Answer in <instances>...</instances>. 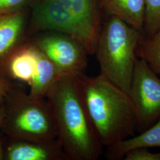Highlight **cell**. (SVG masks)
Listing matches in <instances>:
<instances>
[{"label":"cell","instance_id":"6da1fadb","mask_svg":"<svg viewBox=\"0 0 160 160\" xmlns=\"http://www.w3.org/2000/svg\"><path fill=\"white\" fill-rule=\"evenodd\" d=\"M86 112L103 147L134 136L137 118L129 94L99 74L77 75Z\"/></svg>","mask_w":160,"mask_h":160},{"label":"cell","instance_id":"7a4b0ae2","mask_svg":"<svg viewBox=\"0 0 160 160\" xmlns=\"http://www.w3.org/2000/svg\"><path fill=\"white\" fill-rule=\"evenodd\" d=\"M46 98L67 160H98L103 145L86 112L77 75L61 74Z\"/></svg>","mask_w":160,"mask_h":160},{"label":"cell","instance_id":"3957f363","mask_svg":"<svg viewBox=\"0 0 160 160\" xmlns=\"http://www.w3.org/2000/svg\"><path fill=\"white\" fill-rule=\"evenodd\" d=\"M141 32L110 15L99 33L95 54L100 74L128 94L138 57Z\"/></svg>","mask_w":160,"mask_h":160},{"label":"cell","instance_id":"277c9868","mask_svg":"<svg viewBox=\"0 0 160 160\" xmlns=\"http://www.w3.org/2000/svg\"><path fill=\"white\" fill-rule=\"evenodd\" d=\"M2 107L4 117L1 132L8 139L43 141L57 138V126L48 102L31 97L23 83L14 82Z\"/></svg>","mask_w":160,"mask_h":160},{"label":"cell","instance_id":"5b68a950","mask_svg":"<svg viewBox=\"0 0 160 160\" xmlns=\"http://www.w3.org/2000/svg\"><path fill=\"white\" fill-rule=\"evenodd\" d=\"M128 94L137 118V130L147 129L160 119V77L138 58Z\"/></svg>","mask_w":160,"mask_h":160},{"label":"cell","instance_id":"8992f818","mask_svg":"<svg viewBox=\"0 0 160 160\" xmlns=\"http://www.w3.org/2000/svg\"><path fill=\"white\" fill-rule=\"evenodd\" d=\"M36 34L29 40L51 61L61 74H85L88 54L80 42L68 34L58 32Z\"/></svg>","mask_w":160,"mask_h":160},{"label":"cell","instance_id":"52a82bcc","mask_svg":"<svg viewBox=\"0 0 160 160\" xmlns=\"http://www.w3.org/2000/svg\"><path fill=\"white\" fill-rule=\"evenodd\" d=\"M30 5L29 39L40 32L52 31L68 34L82 44V34L74 17L59 0H32Z\"/></svg>","mask_w":160,"mask_h":160},{"label":"cell","instance_id":"ba28073f","mask_svg":"<svg viewBox=\"0 0 160 160\" xmlns=\"http://www.w3.org/2000/svg\"><path fill=\"white\" fill-rule=\"evenodd\" d=\"M76 20L88 55L95 54L101 30L100 0H59Z\"/></svg>","mask_w":160,"mask_h":160},{"label":"cell","instance_id":"9c48e42d","mask_svg":"<svg viewBox=\"0 0 160 160\" xmlns=\"http://www.w3.org/2000/svg\"><path fill=\"white\" fill-rule=\"evenodd\" d=\"M8 140L5 142L4 160H67L58 138L43 141Z\"/></svg>","mask_w":160,"mask_h":160},{"label":"cell","instance_id":"30bf717a","mask_svg":"<svg viewBox=\"0 0 160 160\" xmlns=\"http://www.w3.org/2000/svg\"><path fill=\"white\" fill-rule=\"evenodd\" d=\"M26 8L0 14V73L7 59L29 40Z\"/></svg>","mask_w":160,"mask_h":160},{"label":"cell","instance_id":"8fae6325","mask_svg":"<svg viewBox=\"0 0 160 160\" xmlns=\"http://www.w3.org/2000/svg\"><path fill=\"white\" fill-rule=\"evenodd\" d=\"M38 51L36 46L30 40L27 41L10 55L0 75L30 87L36 68Z\"/></svg>","mask_w":160,"mask_h":160},{"label":"cell","instance_id":"7c38bea8","mask_svg":"<svg viewBox=\"0 0 160 160\" xmlns=\"http://www.w3.org/2000/svg\"><path fill=\"white\" fill-rule=\"evenodd\" d=\"M160 148V119L147 129L108 147L106 157L110 160H123L128 152L137 148Z\"/></svg>","mask_w":160,"mask_h":160},{"label":"cell","instance_id":"4fadbf2b","mask_svg":"<svg viewBox=\"0 0 160 160\" xmlns=\"http://www.w3.org/2000/svg\"><path fill=\"white\" fill-rule=\"evenodd\" d=\"M102 8L130 25L142 31L145 21L144 0H100Z\"/></svg>","mask_w":160,"mask_h":160},{"label":"cell","instance_id":"5bb4252c","mask_svg":"<svg viewBox=\"0 0 160 160\" xmlns=\"http://www.w3.org/2000/svg\"><path fill=\"white\" fill-rule=\"evenodd\" d=\"M38 50V62L29 94L36 98H46L61 73L51 61Z\"/></svg>","mask_w":160,"mask_h":160},{"label":"cell","instance_id":"9a60e30c","mask_svg":"<svg viewBox=\"0 0 160 160\" xmlns=\"http://www.w3.org/2000/svg\"><path fill=\"white\" fill-rule=\"evenodd\" d=\"M137 54L160 77V28L151 36H141Z\"/></svg>","mask_w":160,"mask_h":160},{"label":"cell","instance_id":"2e32d148","mask_svg":"<svg viewBox=\"0 0 160 160\" xmlns=\"http://www.w3.org/2000/svg\"><path fill=\"white\" fill-rule=\"evenodd\" d=\"M145 13L143 29L151 36L160 28V0H144Z\"/></svg>","mask_w":160,"mask_h":160},{"label":"cell","instance_id":"e0dca14e","mask_svg":"<svg viewBox=\"0 0 160 160\" xmlns=\"http://www.w3.org/2000/svg\"><path fill=\"white\" fill-rule=\"evenodd\" d=\"M123 160H160V152H152L147 148H137L128 152Z\"/></svg>","mask_w":160,"mask_h":160},{"label":"cell","instance_id":"ac0fdd59","mask_svg":"<svg viewBox=\"0 0 160 160\" xmlns=\"http://www.w3.org/2000/svg\"><path fill=\"white\" fill-rule=\"evenodd\" d=\"M32 0H0V14L24 9Z\"/></svg>","mask_w":160,"mask_h":160},{"label":"cell","instance_id":"d6986e66","mask_svg":"<svg viewBox=\"0 0 160 160\" xmlns=\"http://www.w3.org/2000/svg\"><path fill=\"white\" fill-rule=\"evenodd\" d=\"M14 81L0 75V107L2 106L8 92L14 84Z\"/></svg>","mask_w":160,"mask_h":160},{"label":"cell","instance_id":"ffe728a7","mask_svg":"<svg viewBox=\"0 0 160 160\" xmlns=\"http://www.w3.org/2000/svg\"><path fill=\"white\" fill-rule=\"evenodd\" d=\"M4 139L0 137V160H4Z\"/></svg>","mask_w":160,"mask_h":160},{"label":"cell","instance_id":"44dd1931","mask_svg":"<svg viewBox=\"0 0 160 160\" xmlns=\"http://www.w3.org/2000/svg\"><path fill=\"white\" fill-rule=\"evenodd\" d=\"M4 117V110L2 106L0 107V134L2 133L1 129H2V122Z\"/></svg>","mask_w":160,"mask_h":160}]
</instances>
